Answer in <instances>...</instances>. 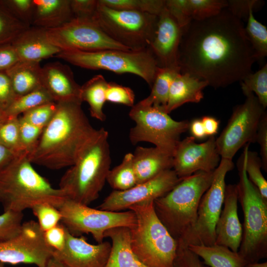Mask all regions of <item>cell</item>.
Returning <instances> with one entry per match:
<instances>
[{"label":"cell","mask_w":267,"mask_h":267,"mask_svg":"<svg viewBox=\"0 0 267 267\" xmlns=\"http://www.w3.org/2000/svg\"><path fill=\"white\" fill-rule=\"evenodd\" d=\"M256 61L243 23L226 8L219 14L192 20L183 29L178 50L180 73L215 88L241 81Z\"/></svg>","instance_id":"obj_1"},{"label":"cell","mask_w":267,"mask_h":267,"mask_svg":"<svg viewBox=\"0 0 267 267\" xmlns=\"http://www.w3.org/2000/svg\"><path fill=\"white\" fill-rule=\"evenodd\" d=\"M80 100L57 103L52 119L43 129L29 161L51 170L72 166L97 132L85 115Z\"/></svg>","instance_id":"obj_2"},{"label":"cell","mask_w":267,"mask_h":267,"mask_svg":"<svg viewBox=\"0 0 267 267\" xmlns=\"http://www.w3.org/2000/svg\"><path fill=\"white\" fill-rule=\"evenodd\" d=\"M28 155H17L0 172V203L4 212L22 213L41 203H47L57 209L67 198L59 188L33 167Z\"/></svg>","instance_id":"obj_3"},{"label":"cell","mask_w":267,"mask_h":267,"mask_svg":"<svg viewBox=\"0 0 267 267\" xmlns=\"http://www.w3.org/2000/svg\"><path fill=\"white\" fill-rule=\"evenodd\" d=\"M111 162L108 133L101 128L62 176L59 188L67 198L89 206L98 198Z\"/></svg>","instance_id":"obj_4"},{"label":"cell","mask_w":267,"mask_h":267,"mask_svg":"<svg viewBox=\"0 0 267 267\" xmlns=\"http://www.w3.org/2000/svg\"><path fill=\"white\" fill-rule=\"evenodd\" d=\"M214 171H199L184 178L169 192L154 201L157 217L177 241L194 226L200 200L212 182Z\"/></svg>","instance_id":"obj_5"},{"label":"cell","mask_w":267,"mask_h":267,"mask_svg":"<svg viewBox=\"0 0 267 267\" xmlns=\"http://www.w3.org/2000/svg\"><path fill=\"white\" fill-rule=\"evenodd\" d=\"M245 161L244 149L237 164L238 200L244 216L242 239L237 252L249 264L258 263L267 257V202L248 178Z\"/></svg>","instance_id":"obj_6"},{"label":"cell","mask_w":267,"mask_h":267,"mask_svg":"<svg viewBox=\"0 0 267 267\" xmlns=\"http://www.w3.org/2000/svg\"><path fill=\"white\" fill-rule=\"evenodd\" d=\"M136 217L130 228L131 244L139 260L148 267H174L178 243L157 217L154 201L131 207Z\"/></svg>","instance_id":"obj_7"},{"label":"cell","mask_w":267,"mask_h":267,"mask_svg":"<svg viewBox=\"0 0 267 267\" xmlns=\"http://www.w3.org/2000/svg\"><path fill=\"white\" fill-rule=\"evenodd\" d=\"M55 56L83 68L134 74L143 79L150 88L159 68L148 48L138 50L62 51Z\"/></svg>","instance_id":"obj_8"},{"label":"cell","mask_w":267,"mask_h":267,"mask_svg":"<svg viewBox=\"0 0 267 267\" xmlns=\"http://www.w3.org/2000/svg\"><path fill=\"white\" fill-rule=\"evenodd\" d=\"M158 19L155 15L113 9L98 2L92 21L112 40L130 50H138L148 47Z\"/></svg>","instance_id":"obj_9"},{"label":"cell","mask_w":267,"mask_h":267,"mask_svg":"<svg viewBox=\"0 0 267 267\" xmlns=\"http://www.w3.org/2000/svg\"><path fill=\"white\" fill-rule=\"evenodd\" d=\"M129 116L135 123L129 133L133 144L142 141L150 142L172 156L181 134L189 129L188 121H176L163 108L145 105L139 102L132 107Z\"/></svg>","instance_id":"obj_10"},{"label":"cell","mask_w":267,"mask_h":267,"mask_svg":"<svg viewBox=\"0 0 267 267\" xmlns=\"http://www.w3.org/2000/svg\"><path fill=\"white\" fill-rule=\"evenodd\" d=\"M61 215V223L73 235L90 234L98 243L103 241L105 232L116 227H134L136 220L134 213L111 212L94 209L67 198L58 209Z\"/></svg>","instance_id":"obj_11"},{"label":"cell","mask_w":267,"mask_h":267,"mask_svg":"<svg viewBox=\"0 0 267 267\" xmlns=\"http://www.w3.org/2000/svg\"><path fill=\"white\" fill-rule=\"evenodd\" d=\"M234 168L232 160L222 158L214 171L212 182L202 196L195 224L178 244L211 246L215 244V227L223 206L227 173Z\"/></svg>","instance_id":"obj_12"},{"label":"cell","mask_w":267,"mask_h":267,"mask_svg":"<svg viewBox=\"0 0 267 267\" xmlns=\"http://www.w3.org/2000/svg\"><path fill=\"white\" fill-rule=\"evenodd\" d=\"M245 96L244 102L234 107L226 127L216 139L222 158L232 160L242 146L256 141L259 124L265 109L253 93Z\"/></svg>","instance_id":"obj_13"},{"label":"cell","mask_w":267,"mask_h":267,"mask_svg":"<svg viewBox=\"0 0 267 267\" xmlns=\"http://www.w3.org/2000/svg\"><path fill=\"white\" fill-rule=\"evenodd\" d=\"M46 34L49 42L61 51L130 50L111 39L89 20L73 18L58 28L46 30Z\"/></svg>","instance_id":"obj_14"},{"label":"cell","mask_w":267,"mask_h":267,"mask_svg":"<svg viewBox=\"0 0 267 267\" xmlns=\"http://www.w3.org/2000/svg\"><path fill=\"white\" fill-rule=\"evenodd\" d=\"M53 251L45 242L44 231L37 222L30 220L23 222L16 235L0 243V262L45 267Z\"/></svg>","instance_id":"obj_15"},{"label":"cell","mask_w":267,"mask_h":267,"mask_svg":"<svg viewBox=\"0 0 267 267\" xmlns=\"http://www.w3.org/2000/svg\"><path fill=\"white\" fill-rule=\"evenodd\" d=\"M173 169L124 191H113L97 209L121 212L133 206L154 201L171 190L181 179Z\"/></svg>","instance_id":"obj_16"},{"label":"cell","mask_w":267,"mask_h":267,"mask_svg":"<svg viewBox=\"0 0 267 267\" xmlns=\"http://www.w3.org/2000/svg\"><path fill=\"white\" fill-rule=\"evenodd\" d=\"M220 157L214 136L200 143H196L192 136H187L180 140L175 149L173 168L178 178H183L199 171H214Z\"/></svg>","instance_id":"obj_17"},{"label":"cell","mask_w":267,"mask_h":267,"mask_svg":"<svg viewBox=\"0 0 267 267\" xmlns=\"http://www.w3.org/2000/svg\"><path fill=\"white\" fill-rule=\"evenodd\" d=\"M111 249L108 241L91 244L84 236H74L66 229L64 247L53 251V256L65 267H105Z\"/></svg>","instance_id":"obj_18"},{"label":"cell","mask_w":267,"mask_h":267,"mask_svg":"<svg viewBox=\"0 0 267 267\" xmlns=\"http://www.w3.org/2000/svg\"><path fill=\"white\" fill-rule=\"evenodd\" d=\"M158 17L156 31L148 48L159 67H179L178 50L183 29L166 6Z\"/></svg>","instance_id":"obj_19"},{"label":"cell","mask_w":267,"mask_h":267,"mask_svg":"<svg viewBox=\"0 0 267 267\" xmlns=\"http://www.w3.org/2000/svg\"><path fill=\"white\" fill-rule=\"evenodd\" d=\"M236 184L226 185L222 209L215 227V244L237 252L242 236V226L238 215Z\"/></svg>","instance_id":"obj_20"},{"label":"cell","mask_w":267,"mask_h":267,"mask_svg":"<svg viewBox=\"0 0 267 267\" xmlns=\"http://www.w3.org/2000/svg\"><path fill=\"white\" fill-rule=\"evenodd\" d=\"M42 74L43 86L55 102L81 100V86L69 66L58 61L47 63L42 67Z\"/></svg>","instance_id":"obj_21"},{"label":"cell","mask_w":267,"mask_h":267,"mask_svg":"<svg viewBox=\"0 0 267 267\" xmlns=\"http://www.w3.org/2000/svg\"><path fill=\"white\" fill-rule=\"evenodd\" d=\"M46 29L31 26L11 44L19 60L39 61L55 56L61 50L48 40Z\"/></svg>","instance_id":"obj_22"},{"label":"cell","mask_w":267,"mask_h":267,"mask_svg":"<svg viewBox=\"0 0 267 267\" xmlns=\"http://www.w3.org/2000/svg\"><path fill=\"white\" fill-rule=\"evenodd\" d=\"M133 155L137 184L150 180L173 168V156L156 147L138 146Z\"/></svg>","instance_id":"obj_23"},{"label":"cell","mask_w":267,"mask_h":267,"mask_svg":"<svg viewBox=\"0 0 267 267\" xmlns=\"http://www.w3.org/2000/svg\"><path fill=\"white\" fill-rule=\"evenodd\" d=\"M33 26L55 29L74 18L71 0H33Z\"/></svg>","instance_id":"obj_24"},{"label":"cell","mask_w":267,"mask_h":267,"mask_svg":"<svg viewBox=\"0 0 267 267\" xmlns=\"http://www.w3.org/2000/svg\"><path fill=\"white\" fill-rule=\"evenodd\" d=\"M207 86V82L187 73H178L171 85L164 111L169 114L185 103L200 102L204 96L203 90Z\"/></svg>","instance_id":"obj_25"},{"label":"cell","mask_w":267,"mask_h":267,"mask_svg":"<svg viewBox=\"0 0 267 267\" xmlns=\"http://www.w3.org/2000/svg\"><path fill=\"white\" fill-rule=\"evenodd\" d=\"M105 237L109 238L112 242L105 267H148L139 260L132 250L130 228H112L105 232Z\"/></svg>","instance_id":"obj_26"},{"label":"cell","mask_w":267,"mask_h":267,"mask_svg":"<svg viewBox=\"0 0 267 267\" xmlns=\"http://www.w3.org/2000/svg\"><path fill=\"white\" fill-rule=\"evenodd\" d=\"M40 62L19 60L5 71L17 97L43 87Z\"/></svg>","instance_id":"obj_27"},{"label":"cell","mask_w":267,"mask_h":267,"mask_svg":"<svg viewBox=\"0 0 267 267\" xmlns=\"http://www.w3.org/2000/svg\"><path fill=\"white\" fill-rule=\"evenodd\" d=\"M187 247L210 267H246L248 265L238 252L223 246L189 245Z\"/></svg>","instance_id":"obj_28"},{"label":"cell","mask_w":267,"mask_h":267,"mask_svg":"<svg viewBox=\"0 0 267 267\" xmlns=\"http://www.w3.org/2000/svg\"><path fill=\"white\" fill-rule=\"evenodd\" d=\"M108 83L102 75H97L81 86L80 90V99L89 104L91 117L102 122L106 119L103 107Z\"/></svg>","instance_id":"obj_29"},{"label":"cell","mask_w":267,"mask_h":267,"mask_svg":"<svg viewBox=\"0 0 267 267\" xmlns=\"http://www.w3.org/2000/svg\"><path fill=\"white\" fill-rule=\"evenodd\" d=\"M180 72L179 67L161 68L157 71L150 94L139 102L145 105L161 107L167 105L172 82Z\"/></svg>","instance_id":"obj_30"},{"label":"cell","mask_w":267,"mask_h":267,"mask_svg":"<svg viewBox=\"0 0 267 267\" xmlns=\"http://www.w3.org/2000/svg\"><path fill=\"white\" fill-rule=\"evenodd\" d=\"M106 181L114 190L117 191L129 189L137 184L133 153L126 154L120 164L109 170Z\"/></svg>","instance_id":"obj_31"},{"label":"cell","mask_w":267,"mask_h":267,"mask_svg":"<svg viewBox=\"0 0 267 267\" xmlns=\"http://www.w3.org/2000/svg\"><path fill=\"white\" fill-rule=\"evenodd\" d=\"M54 102L47 90L42 87L30 93L17 97L5 111L7 117H19L41 105Z\"/></svg>","instance_id":"obj_32"},{"label":"cell","mask_w":267,"mask_h":267,"mask_svg":"<svg viewBox=\"0 0 267 267\" xmlns=\"http://www.w3.org/2000/svg\"><path fill=\"white\" fill-rule=\"evenodd\" d=\"M108 7L147 13L158 16L165 7V0H98Z\"/></svg>","instance_id":"obj_33"},{"label":"cell","mask_w":267,"mask_h":267,"mask_svg":"<svg viewBox=\"0 0 267 267\" xmlns=\"http://www.w3.org/2000/svg\"><path fill=\"white\" fill-rule=\"evenodd\" d=\"M245 27L247 37L254 51L256 60H262L267 55V27L257 21L250 12Z\"/></svg>","instance_id":"obj_34"},{"label":"cell","mask_w":267,"mask_h":267,"mask_svg":"<svg viewBox=\"0 0 267 267\" xmlns=\"http://www.w3.org/2000/svg\"><path fill=\"white\" fill-rule=\"evenodd\" d=\"M28 26L16 18L0 2V46L11 44Z\"/></svg>","instance_id":"obj_35"},{"label":"cell","mask_w":267,"mask_h":267,"mask_svg":"<svg viewBox=\"0 0 267 267\" xmlns=\"http://www.w3.org/2000/svg\"><path fill=\"white\" fill-rule=\"evenodd\" d=\"M244 95L254 92L264 109L267 106V64L254 73L247 75L241 81Z\"/></svg>","instance_id":"obj_36"},{"label":"cell","mask_w":267,"mask_h":267,"mask_svg":"<svg viewBox=\"0 0 267 267\" xmlns=\"http://www.w3.org/2000/svg\"><path fill=\"white\" fill-rule=\"evenodd\" d=\"M0 144L17 154L26 153L21 143L19 117H7L0 123Z\"/></svg>","instance_id":"obj_37"},{"label":"cell","mask_w":267,"mask_h":267,"mask_svg":"<svg viewBox=\"0 0 267 267\" xmlns=\"http://www.w3.org/2000/svg\"><path fill=\"white\" fill-rule=\"evenodd\" d=\"M249 145H246L244 148L247 175L249 180L258 188L264 200L267 202V181L261 172V160L257 153L249 150Z\"/></svg>","instance_id":"obj_38"},{"label":"cell","mask_w":267,"mask_h":267,"mask_svg":"<svg viewBox=\"0 0 267 267\" xmlns=\"http://www.w3.org/2000/svg\"><path fill=\"white\" fill-rule=\"evenodd\" d=\"M192 20H202L215 16L227 6L225 0H188Z\"/></svg>","instance_id":"obj_39"},{"label":"cell","mask_w":267,"mask_h":267,"mask_svg":"<svg viewBox=\"0 0 267 267\" xmlns=\"http://www.w3.org/2000/svg\"><path fill=\"white\" fill-rule=\"evenodd\" d=\"M31 209L43 231L55 226L61 221V215L59 210L49 203H39Z\"/></svg>","instance_id":"obj_40"},{"label":"cell","mask_w":267,"mask_h":267,"mask_svg":"<svg viewBox=\"0 0 267 267\" xmlns=\"http://www.w3.org/2000/svg\"><path fill=\"white\" fill-rule=\"evenodd\" d=\"M56 108L57 103L48 102L23 113L20 117L31 124L44 129L52 119Z\"/></svg>","instance_id":"obj_41"},{"label":"cell","mask_w":267,"mask_h":267,"mask_svg":"<svg viewBox=\"0 0 267 267\" xmlns=\"http://www.w3.org/2000/svg\"><path fill=\"white\" fill-rule=\"evenodd\" d=\"M23 213L4 212L0 215V243L15 235L20 231L23 223Z\"/></svg>","instance_id":"obj_42"},{"label":"cell","mask_w":267,"mask_h":267,"mask_svg":"<svg viewBox=\"0 0 267 267\" xmlns=\"http://www.w3.org/2000/svg\"><path fill=\"white\" fill-rule=\"evenodd\" d=\"M134 99V93L130 88L108 82L106 91V101L133 107Z\"/></svg>","instance_id":"obj_43"},{"label":"cell","mask_w":267,"mask_h":267,"mask_svg":"<svg viewBox=\"0 0 267 267\" xmlns=\"http://www.w3.org/2000/svg\"><path fill=\"white\" fill-rule=\"evenodd\" d=\"M19 123L21 143L24 151L28 155L35 147L43 129L26 122L20 116Z\"/></svg>","instance_id":"obj_44"},{"label":"cell","mask_w":267,"mask_h":267,"mask_svg":"<svg viewBox=\"0 0 267 267\" xmlns=\"http://www.w3.org/2000/svg\"><path fill=\"white\" fill-rule=\"evenodd\" d=\"M2 2L16 18L27 26H32L33 0H9Z\"/></svg>","instance_id":"obj_45"},{"label":"cell","mask_w":267,"mask_h":267,"mask_svg":"<svg viewBox=\"0 0 267 267\" xmlns=\"http://www.w3.org/2000/svg\"><path fill=\"white\" fill-rule=\"evenodd\" d=\"M165 6L182 29L192 21L188 0H167Z\"/></svg>","instance_id":"obj_46"},{"label":"cell","mask_w":267,"mask_h":267,"mask_svg":"<svg viewBox=\"0 0 267 267\" xmlns=\"http://www.w3.org/2000/svg\"><path fill=\"white\" fill-rule=\"evenodd\" d=\"M98 4V0H71L74 18L92 21Z\"/></svg>","instance_id":"obj_47"},{"label":"cell","mask_w":267,"mask_h":267,"mask_svg":"<svg viewBox=\"0 0 267 267\" xmlns=\"http://www.w3.org/2000/svg\"><path fill=\"white\" fill-rule=\"evenodd\" d=\"M46 244L54 251H61L64 247L66 238V228L60 222L55 226L44 231Z\"/></svg>","instance_id":"obj_48"},{"label":"cell","mask_w":267,"mask_h":267,"mask_svg":"<svg viewBox=\"0 0 267 267\" xmlns=\"http://www.w3.org/2000/svg\"><path fill=\"white\" fill-rule=\"evenodd\" d=\"M174 267H206L198 256L189 250L187 246L178 244Z\"/></svg>","instance_id":"obj_49"},{"label":"cell","mask_w":267,"mask_h":267,"mask_svg":"<svg viewBox=\"0 0 267 267\" xmlns=\"http://www.w3.org/2000/svg\"><path fill=\"white\" fill-rule=\"evenodd\" d=\"M227 1V8L237 18L247 20L250 12L254 10L261 3L257 0H229Z\"/></svg>","instance_id":"obj_50"},{"label":"cell","mask_w":267,"mask_h":267,"mask_svg":"<svg viewBox=\"0 0 267 267\" xmlns=\"http://www.w3.org/2000/svg\"><path fill=\"white\" fill-rule=\"evenodd\" d=\"M17 97L9 77L0 72V109L5 113Z\"/></svg>","instance_id":"obj_51"},{"label":"cell","mask_w":267,"mask_h":267,"mask_svg":"<svg viewBox=\"0 0 267 267\" xmlns=\"http://www.w3.org/2000/svg\"><path fill=\"white\" fill-rule=\"evenodd\" d=\"M256 141L260 147L261 160L262 168L266 171L267 170V115L265 112L259 124L257 130Z\"/></svg>","instance_id":"obj_52"},{"label":"cell","mask_w":267,"mask_h":267,"mask_svg":"<svg viewBox=\"0 0 267 267\" xmlns=\"http://www.w3.org/2000/svg\"><path fill=\"white\" fill-rule=\"evenodd\" d=\"M18 61L11 44L0 46V72L6 71Z\"/></svg>","instance_id":"obj_53"},{"label":"cell","mask_w":267,"mask_h":267,"mask_svg":"<svg viewBox=\"0 0 267 267\" xmlns=\"http://www.w3.org/2000/svg\"><path fill=\"white\" fill-rule=\"evenodd\" d=\"M207 136H214L218 132L219 127V121L215 118L205 116L201 119Z\"/></svg>","instance_id":"obj_54"},{"label":"cell","mask_w":267,"mask_h":267,"mask_svg":"<svg viewBox=\"0 0 267 267\" xmlns=\"http://www.w3.org/2000/svg\"><path fill=\"white\" fill-rule=\"evenodd\" d=\"M18 155L0 144V172Z\"/></svg>","instance_id":"obj_55"},{"label":"cell","mask_w":267,"mask_h":267,"mask_svg":"<svg viewBox=\"0 0 267 267\" xmlns=\"http://www.w3.org/2000/svg\"><path fill=\"white\" fill-rule=\"evenodd\" d=\"M189 128L195 138L203 139L207 136L201 119H196L189 123Z\"/></svg>","instance_id":"obj_56"},{"label":"cell","mask_w":267,"mask_h":267,"mask_svg":"<svg viewBox=\"0 0 267 267\" xmlns=\"http://www.w3.org/2000/svg\"><path fill=\"white\" fill-rule=\"evenodd\" d=\"M45 267H65L61 262L53 256L49 261Z\"/></svg>","instance_id":"obj_57"},{"label":"cell","mask_w":267,"mask_h":267,"mask_svg":"<svg viewBox=\"0 0 267 267\" xmlns=\"http://www.w3.org/2000/svg\"><path fill=\"white\" fill-rule=\"evenodd\" d=\"M246 267H267V262L249 264Z\"/></svg>","instance_id":"obj_58"},{"label":"cell","mask_w":267,"mask_h":267,"mask_svg":"<svg viewBox=\"0 0 267 267\" xmlns=\"http://www.w3.org/2000/svg\"><path fill=\"white\" fill-rule=\"evenodd\" d=\"M5 113L0 109V123L7 118Z\"/></svg>","instance_id":"obj_59"},{"label":"cell","mask_w":267,"mask_h":267,"mask_svg":"<svg viewBox=\"0 0 267 267\" xmlns=\"http://www.w3.org/2000/svg\"><path fill=\"white\" fill-rule=\"evenodd\" d=\"M0 267H6L4 266V264L0 262Z\"/></svg>","instance_id":"obj_60"}]
</instances>
